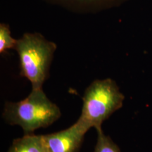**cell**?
Segmentation results:
<instances>
[{
  "mask_svg": "<svg viewBox=\"0 0 152 152\" xmlns=\"http://www.w3.org/2000/svg\"><path fill=\"white\" fill-rule=\"evenodd\" d=\"M57 46L40 33H25L17 39L14 49L18 54L20 75L30 82L32 89L42 88Z\"/></svg>",
  "mask_w": 152,
  "mask_h": 152,
  "instance_id": "3957f363",
  "label": "cell"
},
{
  "mask_svg": "<svg viewBox=\"0 0 152 152\" xmlns=\"http://www.w3.org/2000/svg\"><path fill=\"white\" fill-rule=\"evenodd\" d=\"M124 99L113 80H95L85 91L81 114L77 123L87 131L92 128L96 131L102 130L103 123L122 107Z\"/></svg>",
  "mask_w": 152,
  "mask_h": 152,
  "instance_id": "7a4b0ae2",
  "label": "cell"
},
{
  "mask_svg": "<svg viewBox=\"0 0 152 152\" xmlns=\"http://www.w3.org/2000/svg\"><path fill=\"white\" fill-rule=\"evenodd\" d=\"M88 131L76 122L58 132L44 135L49 152H79Z\"/></svg>",
  "mask_w": 152,
  "mask_h": 152,
  "instance_id": "277c9868",
  "label": "cell"
},
{
  "mask_svg": "<svg viewBox=\"0 0 152 152\" xmlns=\"http://www.w3.org/2000/svg\"><path fill=\"white\" fill-rule=\"evenodd\" d=\"M7 152H49L44 135L25 134L15 139Z\"/></svg>",
  "mask_w": 152,
  "mask_h": 152,
  "instance_id": "8992f818",
  "label": "cell"
},
{
  "mask_svg": "<svg viewBox=\"0 0 152 152\" xmlns=\"http://www.w3.org/2000/svg\"><path fill=\"white\" fill-rule=\"evenodd\" d=\"M17 39L11 37V30L8 24H0V53L3 54L8 49H14Z\"/></svg>",
  "mask_w": 152,
  "mask_h": 152,
  "instance_id": "ba28073f",
  "label": "cell"
},
{
  "mask_svg": "<svg viewBox=\"0 0 152 152\" xmlns=\"http://www.w3.org/2000/svg\"><path fill=\"white\" fill-rule=\"evenodd\" d=\"M61 115L58 106L52 102L42 88L32 89L26 98L18 102H6L2 117L8 124L18 125L25 134L47 128Z\"/></svg>",
  "mask_w": 152,
  "mask_h": 152,
  "instance_id": "6da1fadb",
  "label": "cell"
},
{
  "mask_svg": "<svg viewBox=\"0 0 152 152\" xmlns=\"http://www.w3.org/2000/svg\"><path fill=\"white\" fill-rule=\"evenodd\" d=\"M97 141L94 152H121L119 147L109 136L106 135L102 130L97 131Z\"/></svg>",
  "mask_w": 152,
  "mask_h": 152,
  "instance_id": "52a82bcc",
  "label": "cell"
},
{
  "mask_svg": "<svg viewBox=\"0 0 152 152\" xmlns=\"http://www.w3.org/2000/svg\"><path fill=\"white\" fill-rule=\"evenodd\" d=\"M76 13H95L111 9L126 0H45Z\"/></svg>",
  "mask_w": 152,
  "mask_h": 152,
  "instance_id": "5b68a950",
  "label": "cell"
}]
</instances>
